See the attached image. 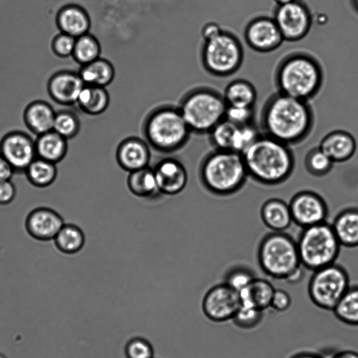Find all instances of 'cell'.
<instances>
[{
	"instance_id": "cell-1",
	"label": "cell",
	"mask_w": 358,
	"mask_h": 358,
	"mask_svg": "<svg viewBox=\"0 0 358 358\" xmlns=\"http://www.w3.org/2000/svg\"><path fill=\"white\" fill-rule=\"evenodd\" d=\"M314 122L308 101L278 92L266 100L260 117L262 134L289 146L305 141L313 130Z\"/></svg>"
},
{
	"instance_id": "cell-2",
	"label": "cell",
	"mask_w": 358,
	"mask_h": 358,
	"mask_svg": "<svg viewBox=\"0 0 358 358\" xmlns=\"http://www.w3.org/2000/svg\"><path fill=\"white\" fill-rule=\"evenodd\" d=\"M241 155L248 178L263 185L282 184L294 170L290 146L263 134Z\"/></svg>"
},
{
	"instance_id": "cell-3",
	"label": "cell",
	"mask_w": 358,
	"mask_h": 358,
	"mask_svg": "<svg viewBox=\"0 0 358 358\" xmlns=\"http://www.w3.org/2000/svg\"><path fill=\"white\" fill-rule=\"evenodd\" d=\"M277 92L308 101L317 95L324 82L320 62L305 52H294L285 56L275 70Z\"/></svg>"
},
{
	"instance_id": "cell-4",
	"label": "cell",
	"mask_w": 358,
	"mask_h": 358,
	"mask_svg": "<svg viewBox=\"0 0 358 358\" xmlns=\"http://www.w3.org/2000/svg\"><path fill=\"white\" fill-rule=\"evenodd\" d=\"M199 178L210 193L227 196L241 190L248 175L241 154L215 149L201 161Z\"/></svg>"
},
{
	"instance_id": "cell-5",
	"label": "cell",
	"mask_w": 358,
	"mask_h": 358,
	"mask_svg": "<svg viewBox=\"0 0 358 358\" xmlns=\"http://www.w3.org/2000/svg\"><path fill=\"white\" fill-rule=\"evenodd\" d=\"M145 140L162 153H173L183 148L192 133L178 106L165 105L152 110L145 120Z\"/></svg>"
},
{
	"instance_id": "cell-6",
	"label": "cell",
	"mask_w": 358,
	"mask_h": 358,
	"mask_svg": "<svg viewBox=\"0 0 358 358\" xmlns=\"http://www.w3.org/2000/svg\"><path fill=\"white\" fill-rule=\"evenodd\" d=\"M257 257L262 272L275 280L286 281L303 267L296 240L285 231L266 234L259 243Z\"/></svg>"
},
{
	"instance_id": "cell-7",
	"label": "cell",
	"mask_w": 358,
	"mask_h": 358,
	"mask_svg": "<svg viewBox=\"0 0 358 358\" xmlns=\"http://www.w3.org/2000/svg\"><path fill=\"white\" fill-rule=\"evenodd\" d=\"M227 106L223 94L212 88L198 87L182 97L178 108L191 131L203 134L224 120Z\"/></svg>"
},
{
	"instance_id": "cell-8",
	"label": "cell",
	"mask_w": 358,
	"mask_h": 358,
	"mask_svg": "<svg viewBox=\"0 0 358 358\" xmlns=\"http://www.w3.org/2000/svg\"><path fill=\"white\" fill-rule=\"evenodd\" d=\"M296 241L302 266L311 271L336 263L341 248L327 221L302 228Z\"/></svg>"
},
{
	"instance_id": "cell-9",
	"label": "cell",
	"mask_w": 358,
	"mask_h": 358,
	"mask_svg": "<svg viewBox=\"0 0 358 358\" xmlns=\"http://www.w3.org/2000/svg\"><path fill=\"white\" fill-rule=\"evenodd\" d=\"M202 65L207 72L217 77H227L241 66L244 50L240 39L222 30L217 36L204 41L201 48Z\"/></svg>"
},
{
	"instance_id": "cell-10",
	"label": "cell",
	"mask_w": 358,
	"mask_h": 358,
	"mask_svg": "<svg viewBox=\"0 0 358 358\" xmlns=\"http://www.w3.org/2000/svg\"><path fill=\"white\" fill-rule=\"evenodd\" d=\"M308 294L317 308L332 311L350 286L349 275L336 263L313 271Z\"/></svg>"
},
{
	"instance_id": "cell-11",
	"label": "cell",
	"mask_w": 358,
	"mask_h": 358,
	"mask_svg": "<svg viewBox=\"0 0 358 358\" xmlns=\"http://www.w3.org/2000/svg\"><path fill=\"white\" fill-rule=\"evenodd\" d=\"M285 41L296 42L309 33L313 17L308 6L298 0L278 6L273 16Z\"/></svg>"
},
{
	"instance_id": "cell-12",
	"label": "cell",
	"mask_w": 358,
	"mask_h": 358,
	"mask_svg": "<svg viewBox=\"0 0 358 358\" xmlns=\"http://www.w3.org/2000/svg\"><path fill=\"white\" fill-rule=\"evenodd\" d=\"M240 306L238 292L224 282L210 288L202 301L204 315L214 322L231 320Z\"/></svg>"
},
{
	"instance_id": "cell-13",
	"label": "cell",
	"mask_w": 358,
	"mask_h": 358,
	"mask_svg": "<svg viewBox=\"0 0 358 358\" xmlns=\"http://www.w3.org/2000/svg\"><path fill=\"white\" fill-rule=\"evenodd\" d=\"M288 203L293 223L301 229L327 221L328 206L322 196L313 191H300Z\"/></svg>"
},
{
	"instance_id": "cell-14",
	"label": "cell",
	"mask_w": 358,
	"mask_h": 358,
	"mask_svg": "<svg viewBox=\"0 0 358 358\" xmlns=\"http://www.w3.org/2000/svg\"><path fill=\"white\" fill-rule=\"evenodd\" d=\"M243 38L250 48L260 53L273 52L285 41L273 17L264 15L255 17L248 22Z\"/></svg>"
},
{
	"instance_id": "cell-15",
	"label": "cell",
	"mask_w": 358,
	"mask_h": 358,
	"mask_svg": "<svg viewBox=\"0 0 358 358\" xmlns=\"http://www.w3.org/2000/svg\"><path fill=\"white\" fill-rule=\"evenodd\" d=\"M0 155L15 173H24L28 166L37 157L35 140L21 131L8 132L0 141Z\"/></svg>"
},
{
	"instance_id": "cell-16",
	"label": "cell",
	"mask_w": 358,
	"mask_h": 358,
	"mask_svg": "<svg viewBox=\"0 0 358 358\" xmlns=\"http://www.w3.org/2000/svg\"><path fill=\"white\" fill-rule=\"evenodd\" d=\"M152 168L162 194L174 196L185 188L188 181L187 171L177 159L163 158Z\"/></svg>"
},
{
	"instance_id": "cell-17",
	"label": "cell",
	"mask_w": 358,
	"mask_h": 358,
	"mask_svg": "<svg viewBox=\"0 0 358 358\" xmlns=\"http://www.w3.org/2000/svg\"><path fill=\"white\" fill-rule=\"evenodd\" d=\"M65 224L63 217L55 210L48 207L33 209L25 220V229L34 239L40 241L53 240Z\"/></svg>"
},
{
	"instance_id": "cell-18",
	"label": "cell",
	"mask_w": 358,
	"mask_h": 358,
	"mask_svg": "<svg viewBox=\"0 0 358 358\" xmlns=\"http://www.w3.org/2000/svg\"><path fill=\"white\" fill-rule=\"evenodd\" d=\"M84 85L78 72L60 70L50 77L47 90L55 102L59 105L69 106L76 104L79 94Z\"/></svg>"
},
{
	"instance_id": "cell-19",
	"label": "cell",
	"mask_w": 358,
	"mask_h": 358,
	"mask_svg": "<svg viewBox=\"0 0 358 358\" xmlns=\"http://www.w3.org/2000/svg\"><path fill=\"white\" fill-rule=\"evenodd\" d=\"M150 146L145 140L131 136L117 145L115 159L119 166L128 173L150 166Z\"/></svg>"
},
{
	"instance_id": "cell-20",
	"label": "cell",
	"mask_w": 358,
	"mask_h": 358,
	"mask_svg": "<svg viewBox=\"0 0 358 358\" xmlns=\"http://www.w3.org/2000/svg\"><path fill=\"white\" fill-rule=\"evenodd\" d=\"M55 21L59 32L76 38L90 32L92 26L89 13L84 7L75 3L62 6L57 13Z\"/></svg>"
},
{
	"instance_id": "cell-21",
	"label": "cell",
	"mask_w": 358,
	"mask_h": 358,
	"mask_svg": "<svg viewBox=\"0 0 358 358\" xmlns=\"http://www.w3.org/2000/svg\"><path fill=\"white\" fill-rule=\"evenodd\" d=\"M318 147L336 164L350 160L355 154L357 145L352 134L336 129L327 133Z\"/></svg>"
},
{
	"instance_id": "cell-22",
	"label": "cell",
	"mask_w": 358,
	"mask_h": 358,
	"mask_svg": "<svg viewBox=\"0 0 358 358\" xmlns=\"http://www.w3.org/2000/svg\"><path fill=\"white\" fill-rule=\"evenodd\" d=\"M55 114L49 103L36 100L24 108L23 120L27 128L37 136L52 130Z\"/></svg>"
},
{
	"instance_id": "cell-23",
	"label": "cell",
	"mask_w": 358,
	"mask_h": 358,
	"mask_svg": "<svg viewBox=\"0 0 358 358\" xmlns=\"http://www.w3.org/2000/svg\"><path fill=\"white\" fill-rule=\"evenodd\" d=\"M260 217L271 231H285L293 223L289 203L278 198L268 199L263 203Z\"/></svg>"
},
{
	"instance_id": "cell-24",
	"label": "cell",
	"mask_w": 358,
	"mask_h": 358,
	"mask_svg": "<svg viewBox=\"0 0 358 358\" xmlns=\"http://www.w3.org/2000/svg\"><path fill=\"white\" fill-rule=\"evenodd\" d=\"M331 224L341 247H358V208H347L342 210Z\"/></svg>"
},
{
	"instance_id": "cell-25",
	"label": "cell",
	"mask_w": 358,
	"mask_h": 358,
	"mask_svg": "<svg viewBox=\"0 0 358 358\" xmlns=\"http://www.w3.org/2000/svg\"><path fill=\"white\" fill-rule=\"evenodd\" d=\"M275 289L267 279L255 277L247 287L238 292L241 305L264 311L271 307Z\"/></svg>"
},
{
	"instance_id": "cell-26",
	"label": "cell",
	"mask_w": 358,
	"mask_h": 358,
	"mask_svg": "<svg viewBox=\"0 0 358 358\" xmlns=\"http://www.w3.org/2000/svg\"><path fill=\"white\" fill-rule=\"evenodd\" d=\"M127 186L134 196L145 199H155L160 192L152 167L147 166L129 173Z\"/></svg>"
},
{
	"instance_id": "cell-27",
	"label": "cell",
	"mask_w": 358,
	"mask_h": 358,
	"mask_svg": "<svg viewBox=\"0 0 358 358\" xmlns=\"http://www.w3.org/2000/svg\"><path fill=\"white\" fill-rule=\"evenodd\" d=\"M67 141L53 130L37 136L35 139L36 157L57 164L67 153Z\"/></svg>"
},
{
	"instance_id": "cell-28",
	"label": "cell",
	"mask_w": 358,
	"mask_h": 358,
	"mask_svg": "<svg viewBox=\"0 0 358 358\" xmlns=\"http://www.w3.org/2000/svg\"><path fill=\"white\" fill-rule=\"evenodd\" d=\"M78 73L85 85L103 87L109 85L115 76L113 64L101 57L91 63L80 66Z\"/></svg>"
},
{
	"instance_id": "cell-29",
	"label": "cell",
	"mask_w": 358,
	"mask_h": 358,
	"mask_svg": "<svg viewBox=\"0 0 358 358\" xmlns=\"http://www.w3.org/2000/svg\"><path fill=\"white\" fill-rule=\"evenodd\" d=\"M110 95L106 87L85 85L77 99L76 105L89 115L103 113L108 108Z\"/></svg>"
},
{
	"instance_id": "cell-30",
	"label": "cell",
	"mask_w": 358,
	"mask_h": 358,
	"mask_svg": "<svg viewBox=\"0 0 358 358\" xmlns=\"http://www.w3.org/2000/svg\"><path fill=\"white\" fill-rule=\"evenodd\" d=\"M223 96L227 106L254 107L257 93L250 81L238 78L227 85Z\"/></svg>"
},
{
	"instance_id": "cell-31",
	"label": "cell",
	"mask_w": 358,
	"mask_h": 358,
	"mask_svg": "<svg viewBox=\"0 0 358 358\" xmlns=\"http://www.w3.org/2000/svg\"><path fill=\"white\" fill-rule=\"evenodd\" d=\"M59 251L66 255H73L82 250L85 236L80 227L74 224H64L53 239Z\"/></svg>"
},
{
	"instance_id": "cell-32",
	"label": "cell",
	"mask_w": 358,
	"mask_h": 358,
	"mask_svg": "<svg viewBox=\"0 0 358 358\" xmlns=\"http://www.w3.org/2000/svg\"><path fill=\"white\" fill-rule=\"evenodd\" d=\"M24 173L33 186L45 188L56 180L57 169L56 164L36 157L28 166Z\"/></svg>"
},
{
	"instance_id": "cell-33",
	"label": "cell",
	"mask_w": 358,
	"mask_h": 358,
	"mask_svg": "<svg viewBox=\"0 0 358 358\" xmlns=\"http://www.w3.org/2000/svg\"><path fill=\"white\" fill-rule=\"evenodd\" d=\"M332 312L341 322L358 326V285L350 286Z\"/></svg>"
},
{
	"instance_id": "cell-34",
	"label": "cell",
	"mask_w": 358,
	"mask_h": 358,
	"mask_svg": "<svg viewBox=\"0 0 358 358\" xmlns=\"http://www.w3.org/2000/svg\"><path fill=\"white\" fill-rule=\"evenodd\" d=\"M101 52L100 41L88 32L76 38L72 57L80 66H83L99 58Z\"/></svg>"
},
{
	"instance_id": "cell-35",
	"label": "cell",
	"mask_w": 358,
	"mask_h": 358,
	"mask_svg": "<svg viewBox=\"0 0 358 358\" xmlns=\"http://www.w3.org/2000/svg\"><path fill=\"white\" fill-rule=\"evenodd\" d=\"M333 161L317 146L310 149L304 158L306 171L315 177H323L333 169Z\"/></svg>"
},
{
	"instance_id": "cell-36",
	"label": "cell",
	"mask_w": 358,
	"mask_h": 358,
	"mask_svg": "<svg viewBox=\"0 0 358 358\" xmlns=\"http://www.w3.org/2000/svg\"><path fill=\"white\" fill-rule=\"evenodd\" d=\"M80 129V122L73 112L62 110L56 112L52 130L66 140L77 136Z\"/></svg>"
},
{
	"instance_id": "cell-37",
	"label": "cell",
	"mask_w": 358,
	"mask_h": 358,
	"mask_svg": "<svg viewBox=\"0 0 358 358\" xmlns=\"http://www.w3.org/2000/svg\"><path fill=\"white\" fill-rule=\"evenodd\" d=\"M237 126L223 120L208 133L209 139L215 149L231 150Z\"/></svg>"
},
{
	"instance_id": "cell-38",
	"label": "cell",
	"mask_w": 358,
	"mask_h": 358,
	"mask_svg": "<svg viewBox=\"0 0 358 358\" xmlns=\"http://www.w3.org/2000/svg\"><path fill=\"white\" fill-rule=\"evenodd\" d=\"M262 134L253 123L243 126H237L234 134L231 151L242 154Z\"/></svg>"
},
{
	"instance_id": "cell-39",
	"label": "cell",
	"mask_w": 358,
	"mask_h": 358,
	"mask_svg": "<svg viewBox=\"0 0 358 358\" xmlns=\"http://www.w3.org/2000/svg\"><path fill=\"white\" fill-rule=\"evenodd\" d=\"M263 313V310L255 307L241 305L231 320L240 329H250L261 322Z\"/></svg>"
},
{
	"instance_id": "cell-40",
	"label": "cell",
	"mask_w": 358,
	"mask_h": 358,
	"mask_svg": "<svg viewBox=\"0 0 358 358\" xmlns=\"http://www.w3.org/2000/svg\"><path fill=\"white\" fill-rule=\"evenodd\" d=\"M255 277L248 268L236 266L227 271L224 282L238 292L247 287Z\"/></svg>"
},
{
	"instance_id": "cell-41",
	"label": "cell",
	"mask_w": 358,
	"mask_h": 358,
	"mask_svg": "<svg viewBox=\"0 0 358 358\" xmlns=\"http://www.w3.org/2000/svg\"><path fill=\"white\" fill-rule=\"evenodd\" d=\"M124 354L127 358H153L154 350L148 340L135 337L126 343Z\"/></svg>"
},
{
	"instance_id": "cell-42",
	"label": "cell",
	"mask_w": 358,
	"mask_h": 358,
	"mask_svg": "<svg viewBox=\"0 0 358 358\" xmlns=\"http://www.w3.org/2000/svg\"><path fill=\"white\" fill-rule=\"evenodd\" d=\"M254 116V107L227 106L224 119L236 126H243L253 123Z\"/></svg>"
},
{
	"instance_id": "cell-43",
	"label": "cell",
	"mask_w": 358,
	"mask_h": 358,
	"mask_svg": "<svg viewBox=\"0 0 358 358\" xmlns=\"http://www.w3.org/2000/svg\"><path fill=\"white\" fill-rule=\"evenodd\" d=\"M75 43L76 38L59 32L53 37L51 42V49L57 57L67 58L72 57Z\"/></svg>"
},
{
	"instance_id": "cell-44",
	"label": "cell",
	"mask_w": 358,
	"mask_h": 358,
	"mask_svg": "<svg viewBox=\"0 0 358 358\" xmlns=\"http://www.w3.org/2000/svg\"><path fill=\"white\" fill-rule=\"evenodd\" d=\"M292 304L289 294L284 289H275L271 299V307L277 312L287 310Z\"/></svg>"
},
{
	"instance_id": "cell-45",
	"label": "cell",
	"mask_w": 358,
	"mask_h": 358,
	"mask_svg": "<svg viewBox=\"0 0 358 358\" xmlns=\"http://www.w3.org/2000/svg\"><path fill=\"white\" fill-rule=\"evenodd\" d=\"M16 195V188L11 180L0 182V206L10 204Z\"/></svg>"
},
{
	"instance_id": "cell-46",
	"label": "cell",
	"mask_w": 358,
	"mask_h": 358,
	"mask_svg": "<svg viewBox=\"0 0 358 358\" xmlns=\"http://www.w3.org/2000/svg\"><path fill=\"white\" fill-rule=\"evenodd\" d=\"M223 29L217 23L210 22H208L203 26L201 29V34L203 41L209 40L217 36L222 32Z\"/></svg>"
},
{
	"instance_id": "cell-47",
	"label": "cell",
	"mask_w": 358,
	"mask_h": 358,
	"mask_svg": "<svg viewBox=\"0 0 358 358\" xmlns=\"http://www.w3.org/2000/svg\"><path fill=\"white\" fill-rule=\"evenodd\" d=\"M15 173L14 169L10 164L0 155V182L11 180Z\"/></svg>"
},
{
	"instance_id": "cell-48",
	"label": "cell",
	"mask_w": 358,
	"mask_h": 358,
	"mask_svg": "<svg viewBox=\"0 0 358 358\" xmlns=\"http://www.w3.org/2000/svg\"><path fill=\"white\" fill-rule=\"evenodd\" d=\"M324 358H358V352L350 350H339L324 355Z\"/></svg>"
},
{
	"instance_id": "cell-49",
	"label": "cell",
	"mask_w": 358,
	"mask_h": 358,
	"mask_svg": "<svg viewBox=\"0 0 358 358\" xmlns=\"http://www.w3.org/2000/svg\"><path fill=\"white\" fill-rule=\"evenodd\" d=\"M290 358H324V356L315 352H301L294 355Z\"/></svg>"
},
{
	"instance_id": "cell-50",
	"label": "cell",
	"mask_w": 358,
	"mask_h": 358,
	"mask_svg": "<svg viewBox=\"0 0 358 358\" xmlns=\"http://www.w3.org/2000/svg\"><path fill=\"white\" fill-rule=\"evenodd\" d=\"M274 1L278 6H281V5L289 3L295 0H274Z\"/></svg>"
},
{
	"instance_id": "cell-51",
	"label": "cell",
	"mask_w": 358,
	"mask_h": 358,
	"mask_svg": "<svg viewBox=\"0 0 358 358\" xmlns=\"http://www.w3.org/2000/svg\"><path fill=\"white\" fill-rule=\"evenodd\" d=\"M352 5L355 10L358 13V0H352Z\"/></svg>"
},
{
	"instance_id": "cell-52",
	"label": "cell",
	"mask_w": 358,
	"mask_h": 358,
	"mask_svg": "<svg viewBox=\"0 0 358 358\" xmlns=\"http://www.w3.org/2000/svg\"><path fill=\"white\" fill-rule=\"evenodd\" d=\"M0 358H6V357L4 355L0 353Z\"/></svg>"
}]
</instances>
